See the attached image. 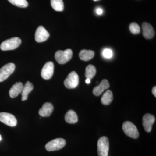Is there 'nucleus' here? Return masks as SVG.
<instances>
[{
    "label": "nucleus",
    "mask_w": 156,
    "mask_h": 156,
    "mask_svg": "<svg viewBox=\"0 0 156 156\" xmlns=\"http://www.w3.org/2000/svg\"><path fill=\"white\" fill-rule=\"evenodd\" d=\"M50 37V34L48 31L45 29L44 27L42 26H40L35 33V40L37 42L41 43L47 41Z\"/></svg>",
    "instance_id": "9d476101"
},
{
    "label": "nucleus",
    "mask_w": 156,
    "mask_h": 156,
    "mask_svg": "<svg viewBox=\"0 0 156 156\" xmlns=\"http://www.w3.org/2000/svg\"><path fill=\"white\" fill-rule=\"evenodd\" d=\"M53 111V106L52 104L46 102L44 104L42 108L39 111V115L41 116L49 117L52 113Z\"/></svg>",
    "instance_id": "4468645a"
},
{
    "label": "nucleus",
    "mask_w": 156,
    "mask_h": 156,
    "mask_svg": "<svg viewBox=\"0 0 156 156\" xmlns=\"http://www.w3.org/2000/svg\"><path fill=\"white\" fill-rule=\"evenodd\" d=\"M11 4L20 8H26L28 5V3L26 0H8Z\"/></svg>",
    "instance_id": "4be33fe9"
},
{
    "label": "nucleus",
    "mask_w": 156,
    "mask_h": 156,
    "mask_svg": "<svg viewBox=\"0 0 156 156\" xmlns=\"http://www.w3.org/2000/svg\"><path fill=\"white\" fill-rule=\"evenodd\" d=\"M95 56V52L92 50H83L79 53L81 60L87 61L92 59Z\"/></svg>",
    "instance_id": "a211bd4d"
},
{
    "label": "nucleus",
    "mask_w": 156,
    "mask_h": 156,
    "mask_svg": "<svg viewBox=\"0 0 156 156\" xmlns=\"http://www.w3.org/2000/svg\"><path fill=\"white\" fill-rule=\"evenodd\" d=\"M110 85L108 81L106 79H104L101 81L98 86L94 88L93 90V94L96 96H99L102 94L105 90L108 89Z\"/></svg>",
    "instance_id": "ddd939ff"
},
{
    "label": "nucleus",
    "mask_w": 156,
    "mask_h": 156,
    "mask_svg": "<svg viewBox=\"0 0 156 156\" xmlns=\"http://www.w3.org/2000/svg\"><path fill=\"white\" fill-rule=\"evenodd\" d=\"M122 129L125 134L131 138L136 139L139 136V132L136 126L131 122L127 121L123 123Z\"/></svg>",
    "instance_id": "20e7f679"
},
{
    "label": "nucleus",
    "mask_w": 156,
    "mask_h": 156,
    "mask_svg": "<svg viewBox=\"0 0 156 156\" xmlns=\"http://www.w3.org/2000/svg\"><path fill=\"white\" fill-rule=\"evenodd\" d=\"M54 72V64L52 62H48L42 69L41 71L42 77L44 80H50L52 78Z\"/></svg>",
    "instance_id": "1a4fd4ad"
},
{
    "label": "nucleus",
    "mask_w": 156,
    "mask_h": 156,
    "mask_svg": "<svg viewBox=\"0 0 156 156\" xmlns=\"http://www.w3.org/2000/svg\"><path fill=\"white\" fill-rule=\"evenodd\" d=\"M66 122L69 124H75L77 122L78 116L75 112L70 110L68 111L65 116Z\"/></svg>",
    "instance_id": "dca6fc26"
},
{
    "label": "nucleus",
    "mask_w": 156,
    "mask_h": 156,
    "mask_svg": "<svg viewBox=\"0 0 156 156\" xmlns=\"http://www.w3.org/2000/svg\"><path fill=\"white\" fill-rule=\"evenodd\" d=\"M2 140V137H1V135H0V141H1V140Z\"/></svg>",
    "instance_id": "cd10ccee"
},
{
    "label": "nucleus",
    "mask_w": 156,
    "mask_h": 156,
    "mask_svg": "<svg viewBox=\"0 0 156 156\" xmlns=\"http://www.w3.org/2000/svg\"><path fill=\"white\" fill-rule=\"evenodd\" d=\"M96 12L97 14H98V15H101V14L103 13V10H102V9H100V8H98V9L96 10Z\"/></svg>",
    "instance_id": "393cba45"
},
{
    "label": "nucleus",
    "mask_w": 156,
    "mask_h": 156,
    "mask_svg": "<svg viewBox=\"0 0 156 156\" xmlns=\"http://www.w3.org/2000/svg\"><path fill=\"white\" fill-rule=\"evenodd\" d=\"M94 1H98V0H94Z\"/></svg>",
    "instance_id": "c85d7f7f"
},
{
    "label": "nucleus",
    "mask_w": 156,
    "mask_h": 156,
    "mask_svg": "<svg viewBox=\"0 0 156 156\" xmlns=\"http://www.w3.org/2000/svg\"><path fill=\"white\" fill-rule=\"evenodd\" d=\"M34 89L33 85L29 81H27L26 83L25 86H23V91L21 92V95H22V100L23 101L27 100L28 98V94Z\"/></svg>",
    "instance_id": "f3484780"
},
{
    "label": "nucleus",
    "mask_w": 156,
    "mask_h": 156,
    "mask_svg": "<svg viewBox=\"0 0 156 156\" xmlns=\"http://www.w3.org/2000/svg\"><path fill=\"white\" fill-rule=\"evenodd\" d=\"M73 56V51L71 49L62 51L58 50L55 53L56 60L59 64H64L69 61Z\"/></svg>",
    "instance_id": "7ed1b4c3"
},
{
    "label": "nucleus",
    "mask_w": 156,
    "mask_h": 156,
    "mask_svg": "<svg viewBox=\"0 0 156 156\" xmlns=\"http://www.w3.org/2000/svg\"><path fill=\"white\" fill-rule=\"evenodd\" d=\"M143 35L146 39L152 38L155 35L153 27L149 23L144 22L142 24Z\"/></svg>",
    "instance_id": "f8f14e48"
},
{
    "label": "nucleus",
    "mask_w": 156,
    "mask_h": 156,
    "mask_svg": "<svg viewBox=\"0 0 156 156\" xmlns=\"http://www.w3.org/2000/svg\"><path fill=\"white\" fill-rule=\"evenodd\" d=\"M102 55L105 58H111L113 56L112 51L110 49H105L102 52Z\"/></svg>",
    "instance_id": "b1692460"
},
{
    "label": "nucleus",
    "mask_w": 156,
    "mask_h": 156,
    "mask_svg": "<svg viewBox=\"0 0 156 156\" xmlns=\"http://www.w3.org/2000/svg\"><path fill=\"white\" fill-rule=\"evenodd\" d=\"M152 92L154 96L155 97H156V87H153L152 90Z\"/></svg>",
    "instance_id": "a878e982"
},
{
    "label": "nucleus",
    "mask_w": 156,
    "mask_h": 156,
    "mask_svg": "<svg viewBox=\"0 0 156 156\" xmlns=\"http://www.w3.org/2000/svg\"><path fill=\"white\" fill-rule=\"evenodd\" d=\"M96 69L94 66L92 65H89L86 68V76L87 79H89L90 80L92 79L96 74Z\"/></svg>",
    "instance_id": "412c9836"
},
{
    "label": "nucleus",
    "mask_w": 156,
    "mask_h": 156,
    "mask_svg": "<svg viewBox=\"0 0 156 156\" xmlns=\"http://www.w3.org/2000/svg\"><path fill=\"white\" fill-rule=\"evenodd\" d=\"M90 82H91V80H90V79H87V80H86V83L89 84Z\"/></svg>",
    "instance_id": "bb28decb"
},
{
    "label": "nucleus",
    "mask_w": 156,
    "mask_h": 156,
    "mask_svg": "<svg viewBox=\"0 0 156 156\" xmlns=\"http://www.w3.org/2000/svg\"><path fill=\"white\" fill-rule=\"evenodd\" d=\"M155 121V118L153 115L146 114L143 117V125L146 132H151L152 126Z\"/></svg>",
    "instance_id": "9b49d317"
},
{
    "label": "nucleus",
    "mask_w": 156,
    "mask_h": 156,
    "mask_svg": "<svg viewBox=\"0 0 156 156\" xmlns=\"http://www.w3.org/2000/svg\"><path fill=\"white\" fill-rule=\"evenodd\" d=\"M0 122L11 127H14L17 124L16 118L9 113H0Z\"/></svg>",
    "instance_id": "6e6552de"
},
{
    "label": "nucleus",
    "mask_w": 156,
    "mask_h": 156,
    "mask_svg": "<svg viewBox=\"0 0 156 156\" xmlns=\"http://www.w3.org/2000/svg\"><path fill=\"white\" fill-rule=\"evenodd\" d=\"M98 156H108L109 143L108 138L103 136L98 142Z\"/></svg>",
    "instance_id": "f257e3e1"
},
{
    "label": "nucleus",
    "mask_w": 156,
    "mask_h": 156,
    "mask_svg": "<svg viewBox=\"0 0 156 156\" xmlns=\"http://www.w3.org/2000/svg\"><path fill=\"white\" fill-rule=\"evenodd\" d=\"M79 83V77L77 73L73 71L68 75L65 80L64 84L66 88L69 89H74L77 87Z\"/></svg>",
    "instance_id": "423d86ee"
},
{
    "label": "nucleus",
    "mask_w": 156,
    "mask_h": 156,
    "mask_svg": "<svg viewBox=\"0 0 156 156\" xmlns=\"http://www.w3.org/2000/svg\"><path fill=\"white\" fill-rule=\"evenodd\" d=\"M129 29L132 34H137L140 33V29L139 26L136 23H132L129 26Z\"/></svg>",
    "instance_id": "5701e85b"
},
{
    "label": "nucleus",
    "mask_w": 156,
    "mask_h": 156,
    "mask_svg": "<svg viewBox=\"0 0 156 156\" xmlns=\"http://www.w3.org/2000/svg\"><path fill=\"white\" fill-rule=\"evenodd\" d=\"M51 6L55 11H62L64 9V4L62 0H51Z\"/></svg>",
    "instance_id": "aec40b11"
},
{
    "label": "nucleus",
    "mask_w": 156,
    "mask_h": 156,
    "mask_svg": "<svg viewBox=\"0 0 156 156\" xmlns=\"http://www.w3.org/2000/svg\"><path fill=\"white\" fill-rule=\"evenodd\" d=\"M21 41L19 38L13 37L4 41L1 44L0 48L3 51L13 50L16 49L20 45Z\"/></svg>",
    "instance_id": "f03ea898"
},
{
    "label": "nucleus",
    "mask_w": 156,
    "mask_h": 156,
    "mask_svg": "<svg viewBox=\"0 0 156 156\" xmlns=\"http://www.w3.org/2000/svg\"><path fill=\"white\" fill-rule=\"evenodd\" d=\"M15 66L13 63L5 65L0 69V82H3L9 77L14 72Z\"/></svg>",
    "instance_id": "0eeeda50"
},
{
    "label": "nucleus",
    "mask_w": 156,
    "mask_h": 156,
    "mask_svg": "<svg viewBox=\"0 0 156 156\" xmlns=\"http://www.w3.org/2000/svg\"><path fill=\"white\" fill-rule=\"evenodd\" d=\"M23 88V85L21 82L16 83L11 87L9 91L10 97L14 98L17 97L22 92Z\"/></svg>",
    "instance_id": "2eb2a0df"
},
{
    "label": "nucleus",
    "mask_w": 156,
    "mask_h": 156,
    "mask_svg": "<svg viewBox=\"0 0 156 156\" xmlns=\"http://www.w3.org/2000/svg\"><path fill=\"white\" fill-rule=\"evenodd\" d=\"M113 99L112 92L111 90H108L102 95L101 98V102L104 105H108L111 103Z\"/></svg>",
    "instance_id": "6ab92c4d"
},
{
    "label": "nucleus",
    "mask_w": 156,
    "mask_h": 156,
    "mask_svg": "<svg viewBox=\"0 0 156 156\" xmlns=\"http://www.w3.org/2000/svg\"><path fill=\"white\" fill-rule=\"evenodd\" d=\"M66 144V141L64 139L56 138L48 143L45 146L46 149L49 151H53L61 149Z\"/></svg>",
    "instance_id": "39448f33"
}]
</instances>
